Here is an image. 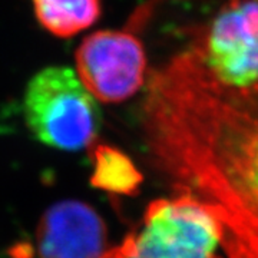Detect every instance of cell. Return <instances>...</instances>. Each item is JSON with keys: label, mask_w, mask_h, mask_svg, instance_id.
Masks as SVG:
<instances>
[{"label": "cell", "mask_w": 258, "mask_h": 258, "mask_svg": "<svg viewBox=\"0 0 258 258\" xmlns=\"http://www.w3.org/2000/svg\"><path fill=\"white\" fill-rule=\"evenodd\" d=\"M106 251V228L99 214L81 201L49 208L36 228L39 258H101Z\"/></svg>", "instance_id": "5b68a950"}, {"label": "cell", "mask_w": 258, "mask_h": 258, "mask_svg": "<svg viewBox=\"0 0 258 258\" xmlns=\"http://www.w3.org/2000/svg\"><path fill=\"white\" fill-rule=\"evenodd\" d=\"M101 258H106V257H103V255H102V257Z\"/></svg>", "instance_id": "ba28073f"}, {"label": "cell", "mask_w": 258, "mask_h": 258, "mask_svg": "<svg viewBox=\"0 0 258 258\" xmlns=\"http://www.w3.org/2000/svg\"><path fill=\"white\" fill-rule=\"evenodd\" d=\"M141 175L123 152L109 145H96L93 149L92 182L95 186L115 194L134 192Z\"/></svg>", "instance_id": "52a82bcc"}, {"label": "cell", "mask_w": 258, "mask_h": 258, "mask_svg": "<svg viewBox=\"0 0 258 258\" xmlns=\"http://www.w3.org/2000/svg\"><path fill=\"white\" fill-rule=\"evenodd\" d=\"M142 123L159 166L220 215L230 258H258V81H211L182 50L148 76Z\"/></svg>", "instance_id": "6da1fadb"}, {"label": "cell", "mask_w": 258, "mask_h": 258, "mask_svg": "<svg viewBox=\"0 0 258 258\" xmlns=\"http://www.w3.org/2000/svg\"><path fill=\"white\" fill-rule=\"evenodd\" d=\"M75 74L96 101L118 103L147 83L148 59L141 39L120 29L96 30L75 52Z\"/></svg>", "instance_id": "277c9868"}, {"label": "cell", "mask_w": 258, "mask_h": 258, "mask_svg": "<svg viewBox=\"0 0 258 258\" xmlns=\"http://www.w3.org/2000/svg\"><path fill=\"white\" fill-rule=\"evenodd\" d=\"M225 231L210 204L189 192L148 205L138 227L106 258H222Z\"/></svg>", "instance_id": "7a4b0ae2"}, {"label": "cell", "mask_w": 258, "mask_h": 258, "mask_svg": "<svg viewBox=\"0 0 258 258\" xmlns=\"http://www.w3.org/2000/svg\"><path fill=\"white\" fill-rule=\"evenodd\" d=\"M35 18L50 35L68 39L101 19V0H32Z\"/></svg>", "instance_id": "8992f818"}, {"label": "cell", "mask_w": 258, "mask_h": 258, "mask_svg": "<svg viewBox=\"0 0 258 258\" xmlns=\"http://www.w3.org/2000/svg\"><path fill=\"white\" fill-rule=\"evenodd\" d=\"M23 112L35 138L62 151L92 147L101 128L98 101L64 66H47L32 76Z\"/></svg>", "instance_id": "3957f363"}]
</instances>
